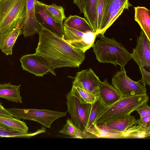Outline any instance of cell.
I'll list each match as a JSON object with an SVG mask.
<instances>
[{"label": "cell", "instance_id": "obj_20", "mask_svg": "<svg viewBox=\"0 0 150 150\" xmlns=\"http://www.w3.org/2000/svg\"><path fill=\"white\" fill-rule=\"evenodd\" d=\"M59 132L65 135H69L74 138L83 139L84 138H96L93 134L89 132L84 133L76 127L71 120L68 118L66 123Z\"/></svg>", "mask_w": 150, "mask_h": 150}, {"label": "cell", "instance_id": "obj_12", "mask_svg": "<svg viewBox=\"0 0 150 150\" xmlns=\"http://www.w3.org/2000/svg\"><path fill=\"white\" fill-rule=\"evenodd\" d=\"M131 59L137 64L140 69L150 66V40L141 30L137 37V45L130 54Z\"/></svg>", "mask_w": 150, "mask_h": 150}, {"label": "cell", "instance_id": "obj_29", "mask_svg": "<svg viewBox=\"0 0 150 150\" xmlns=\"http://www.w3.org/2000/svg\"><path fill=\"white\" fill-rule=\"evenodd\" d=\"M142 75L141 79L138 81L145 87L146 85H150V72L147 71L144 67L139 69Z\"/></svg>", "mask_w": 150, "mask_h": 150}, {"label": "cell", "instance_id": "obj_31", "mask_svg": "<svg viewBox=\"0 0 150 150\" xmlns=\"http://www.w3.org/2000/svg\"><path fill=\"white\" fill-rule=\"evenodd\" d=\"M150 115L140 117L139 120H137V125L142 127H146L150 125Z\"/></svg>", "mask_w": 150, "mask_h": 150}, {"label": "cell", "instance_id": "obj_21", "mask_svg": "<svg viewBox=\"0 0 150 150\" xmlns=\"http://www.w3.org/2000/svg\"><path fill=\"white\" fill-rule=\"evenodd\" d=\"M103 124L109 129L119 132H122L137 125V119L134 116L131 115L118 120Z\"/></svg>", "mask_w": 150, "mask_h": 150}, {"label": "cell", "instance_id": "obj_34", "mask_svg": "<svg viewBox=\"0 0 150 150\" xmlns=\"http://www.w3.org/2000/svg\"><path fill=\"white\" fill-rule=\"evenodd\" d=\"M1 0H0V1H1Z\"/></svg>", "mask_w": 150, "mask_h": 150}, {"label": "cell", "instance_id": "obj_1", "mask_svg": "<svg viewBox=\"0 0 150 150\" xmlns=\"http://www.w3.org/2000/svg\"><path fill=\"white\" fill-rule=\"evenodd\" d=\"M35 53L46 58L54 69L65 67H79L84 61L85 52L70 45L51 32L42 28Z\"/></svg>", "mask_w": 150, "mask_h": 150}, {"label": "cell", "instance_id": "obj_25", "mask_svg": "<svg viewBox=\"0 0 150 150\" xmlns=\"http://www.w3.org/2000/svg\"><path fill=\"white\" fill-rule=\"evenodd\" d=\"M0 123L19 132L26 133L28 128L25 123L19 120L0 117Z\"/></svg>", "mask_w": 150, "mask_h": 150}, {"label": "cell", "instance_id": "obj_10", "mask_svg": "<svg viewBox=\"0 0 150 150\" xmlns=\"http://www.w3.org/2000/svg\"><path fill=\"white\" fill-rule=\"evenodd\" d=\"M131 6L132 5L129 0H108L98 34L104 35L124 11L126 9L128 10Z\"/></svg>", "mask_w": 150, "mask_h": 150}, {"label": "cell", "instance_id": "obj_32", "mask_svg": "<svg viewBox=\"0 0 150 150\" xmlns=\"http://www.w3.org/2000/svg\"><path fill=\"white\" fill-rule=\"evenodd\" d=\"M0 117L13 118L12 115L2 105L0 102Z\"/></svg>", "mask_w": 150, "mask_h": 150}, {"label": "cell", "instance_id": "obj_24", "mask_svg": "<svg viewBox=\"0 0 150 150\" xmlns=\"http://www.w3.org/2000/svg\"><path fill=\"white\" fill-rule=\"evenodd\" d=\"M45 7L47 12L55 23L63 25V21L66 18L63 7L55 4H45Z\"/></svg>", "mask_w": 150, "mask_h": 150}, {"label": "cell", "instance_id": "obj_18", "mask_svg": "<svg viewBox=\"0 0 150 150\" xmlns=\"http://www.w3.org/2000/svg\"><path fill=\"white\" fill-rule=\"evenodd\" d=\"M134 20L139 25L149 40H150V10L144 6L134 7Z\"/></svg>", "mask_w": 150, "mask_h": 150}, {"label": "cell", "instance_id": "obj_7", "mask_svg": "<svg viewBox=\"0 0 150 150\" xmlns=\"http://www.w3.org/2000/svg\"><path fill=\"white\" fill-rule=\"evenodd\" d=\"M112 86L121 98H127L147 93V90L138 81H135L128 77L124 68H121L112 79Z\"/></svg>", "mask_w": 150, "mask_h": 150}, {"label": "cell", "instance_id": "obj_27", "mask_svg": "<svg viewBox=\"0 0 150 150\" xmlns=\"http://www.w3.org/2000/svg\"><path fill=\"white\" fill-rule=\"evenodd\" d=\"M74 86L81 98L85 102L91 104L98 98L94 95L79 87Z\"/></svg>", "mask_w": 150, "mask_h": 150}, {"label": "cell", "instance_id": "obj_22", "mask_svg": "<svg viewBox=\"0 0 150 150\" xmlns=\"http://www.w3.org/2000/svg\"><path fill=\"white\" fill-rule=\"evenodd\" d=\"M63 25L83 33L92 31L86 19L77 15H70L66 18Z\"/></svg>", "mask_w": 150, "mask_h": 150}, {"label": "cell", "instance_id": "obj_26", "mask_svg": "<svg viewBox=\"0 0 150 150\" xmlns=\"http://www.w3.org/2000/svg\"><path fill=\"white\" fill-rule=\"evenodd\" d=\"M101 102L99 98L93 104H91V110L88 120L84 132H88V130L91 127L94 123L100 108Z\"/></svg>", "mask_w": 150, "mask_h": 150}, {"label": "cell", "instance_id": "obj_13", "mask_svg": "<svg viewBox=\"0 0 150 150\" xmlns=\"http://www.w3.org/2000/svg\"><path fill=\"white\" fill-rule=\"evenodd\" d=\"M45 4L37 0L35 2V13L37 22L41 28L62 38L63 25L55 23L46 11Z\"/></svg>", "mask_w": 150, "mask_h": 150}, {"label": "cell", "instance_id": "obj_11", "mask_svg": "<svg viewBox=\"0 0 150 150\" xmlns=\"http://www.w3.org/2000/svg\"><path fill=\"white\" fill-rule=\"evenodd\" d=\"M101 82L92 69L89 68L76 73L72 86L82 88L98 97L99 86Z\"/></svg>", "mask_w": 150, "mask_h": 150}, {"label": "cell", "instance_id": "obj_23", "mask_svg": "<svg viewBox=\"0 0 150 150\" xmlns=\"http://www.w3.org/2000/svg\"><path fill=\"white\" fill-rule=\"evenodd\" d=\"M44 132L42 128L34 132L23 133L0 123V137L28 138Z\"/></svg>", "mask_w": 150, "mask_h": 150}, {"label": "cell", "instance_id": "obj_15", "mask_svg": "<svg viewBox=\"0 0 150 150\" xmlns=\"http://www.w3.org/2000/svg\"><path fill=\"white\" fill-rule=\"evenodd\" d=\"M98 98L101 103L106 106L112 105L122 98L119 92L108 82L106 79L101 82L99 85Z\"/></svg>", "mask_w": 150, "mask_h": 150}, {"label": "cell", "instance_id": "obj_14", "mask_svg": "<svg viewBox=\"0 0 150 150\" xmlns=\"http://www.w3.org/2000/svg\"><path fill=\"white\" fill-rule=\"evenodd\" d=\"M36 1L27 0L26 18L22 28V34L25 38L38 33L42 28L36 19L35 3Z\"/></svg>", "mask_w": 150, "mask_h": 150}, {"label": "cell", "instance_id": "obj_4", "mask_svg": "<svg viewBox=\"0 0 150 150\" xmlns=\"http://www.w3.org/2000/svg\"><path fill=\"white\" fill-rule=\"evenodd\" d=\"M27 0L0 1V33L24 23Z\"/></svg>", "mask_w": 150, "mask_h": 150}, {"label": "cell", "instance_id": "obj_2", "mask_svg": "<svg viewBox=\"0 0 150 150\" xmlns=\"http://www.w3.org/2000/svg\"><path fill=\"white\" fill-rule=\"evenodd\" d=\"M149 99L146 93L122 98L108 106L104 105L101 103L94 123L99 125L124 117L130 115L142 104L147 103Z\"/></svg>", "mask_w": 150, "mask_h": 150}, {"label": "cell", "instance_id": "obj_9", "mask_svg": "<svg viewBox=\"0 0 150 150\" xmlns=\"http://www.w3.org/2000/svg\"><path fill=\"white\" fill-rule=\"evenodd\" d=\"M23 70L36 76L42 77L50 72L54 76L56 74L51 63L42 56L36 53L22 56L20 59Z\"/></svg>", "mask_w": 150, "mask_h": 150}, {"label": "cell", "instance_id": "obj_19", "mask_svg": "<svg viewBox=\"0 0 150 150\" xmlns=\"http://www.w3.org/2000/svg\"><path fill=\"white\" fill-rule=\"evenodd\" d=\"M13 85L10 82L0 84V98L8 101L22 103V98L20 95V87Z\"/></svg>", "mask_w": 150, "mask_h": 150}, {"label": "cell", "instance_id": "obj_33", "mask_svg": "<svg viewBox=\"0 0 150 150\" xmlns=\"http://www.w3.org/2000/svg\"><path fill=\"white\" fill-rule=\"evenodd\" d=\"M86 0H74L73 3L77 6L80 13H83Z\"/></svg>", "mask_w": 150, "mask_h": 150}, {"label": "cell", "instance_id": "obj_30", "mask_svg": "<svg viewBox=\"0 0 150 150\" xmlns=\"http://www.w3.org/2000/svg\"><path fill=\"white\" fill-rule=\"evenodd\" d=\"M135 111L139 113L140 117L150 115V107L147 103H144L142 104Z\"/></svg>", "mask_w": 150, "mask_h": 150}, {"label": "cell", "instance_id": "obj_5", "mask_svg": "<svg viewBox=\"0 0 150 150\" xmlns=\"http://www.w3.org/2000/svg\"><path fill=\"white\" fill-rule=\"evenodd\" d=\"M66 98L67 111L71 120L76 127L85 133L91 104L82 100L73 86L70 91L66 95Z\"/></svg>", "mask_w": 150, "mask_h": 150}, {"label": "cell", "instance_id": "obj_16", "mask_svg": "<svg viewBox=\"0 0 150 150\" xmlns=\"http://www.w3.org/2000/svg\"><path fill=\"white\" fill-rule=\"evenodd\" d=\"M22 34L19 26L0 33V49L6 55H11L12 48L18 36Z\"/></svg>", "mask_w": 150, "mask_h": 150}, {"label": "cell", "instance_id": "obj_17", "mask_svg": "<svg viewBox=\"0 0 150 150\" xmlns=\"http://www.w3.org/2000/svg\"><path fill=\"white\" fill-rule=\"evenodd\" d=\"M98 0H86L83 13L92 31L98 35L97 6Z\"/></svg>", "mask_w": 150, "mask_h": 150}, {"label": "cell", "instance_id": "obj_28", "mask_svg": "<svg viewBox=\"0 0 150 150\" xmlns=\"http://www.w3.org/2000/svg\"><path fill=\"white\" fill-rule=\"evenodd\" d=\"M108 0H98L97 6V23L98 29V35L104 11Z\"/></svg>", "mask_w": 150, "mask_h": 150}, {"label": "cell", "instance_id": "obj_3", "mask_svg": "<svg viewBox=\"0 0 150 150\" xmlns=\"http://www.w3.org/2000/svg\"><path fill=\"white\" fill-rule=\"evenodd\" d=\"M100 38L92 47L97 60L101 63H111L124 68L131 59L130 53L124 46L114 38H107L99 34Z\"/></svg>", "mask_w": 150, "mask_h": 150}, {"label": "cell", "instance_id": "obj_6", "mask_svg": "<svg viewBox=\"0 0 150 150\" xmlns=\"http://www.w3.org/2000/svg\"><path fill=\"white\" fill-rule=\"evenodd\" d=\"M16 118L31 120L40 123L45 127L50 128L56 120L65 116L67 112H61L47 109H23L13 108L6 109Z\"/></svg>", "mask_w": 150, "mask_h": 150}, {"label": "cell", "instance_id": "obj_8", "mask_svg": "<svg viewBox=\"0 0 150 150\" xmlns=\"http://www.w3.org/2000/svg\"><path fill=\"white\" fill-rule=\"evenodd\" d=\"M63 39L71 45L84 52L94 44L96 33L91 31L83 33L63 25Z\"/></svg>", "mask_w": 150, "mask_h": 150}]
</instances>
